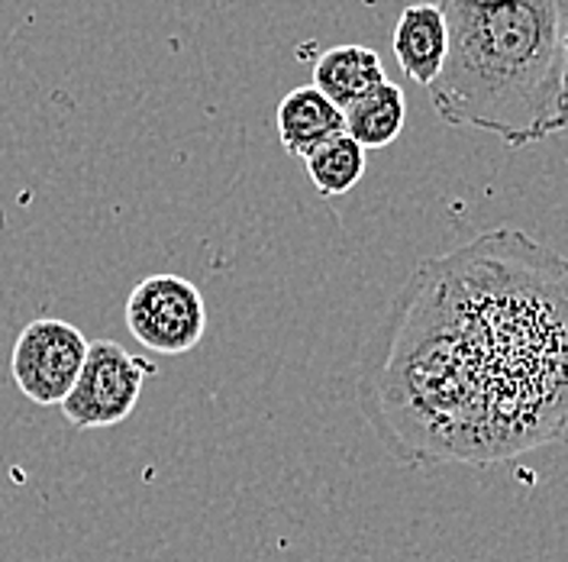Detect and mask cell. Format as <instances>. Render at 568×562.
I'll return each mask as SVG.
<instances>
[{"mask_svg":"<svg viewBox=\"0 0 568 562\" xmlns=\"http://www.w3.org/2000/svg\"><path fill=\"white\" fill-rule=\"evenodd\" d=\"M358 404L414 469L568 443L566 255L491 230L420 262L368 340Z\"/></svg>","mask_w":568,"mask_h":562,"instance_id":"6da1fadb","label":"cell"},{"mask_svg":"<svg viewBox=\"0 0 568 562\" xmlns=\"http://www.w3.org/2000/svg\"><path fill=\"white\" fill-rule=\"evenodd\" d=\"M449 52L429 84L449 127L510 149L568 130V0H443Z\"/></svg>","mask_w":568,"mask_h":562,"instance_id":"7a4b0ae2","label":"cell"},{"mask_svg":"<svg viewBox=\"0 0 568 562\" xmlns=\"http://www.w3.org/2000/svg\"><path fill=\"white\" fill-rule=\"evenodd\" d=\"M152 375L155 365L149 359L133 355L113 340H91L84 365L71 385L69 398L59 408L78 430L116 426L136 411L142 385Z\"/></svg>","mask_w":568,"mask_h":562,"instance_id":"3957f363","label":"cell"},{"mask_svg":"<svg viewBox=\"0 0 568 562\" xmlns=\"http://www.w3.org/2000/svg\"><path fill=\"white\" fill-rule=\"evenodd\" d=\"M123 317L133 340L162 355H184L207 333V304L201 288L172 272L142 279L130 291Z\"/></svg>","mask_w":568,"mask_h":562,"instance_id":"277c9868","label":"cell"},{"mask_svg":"<svg viewBox=\"0 0 568 562\" xmlns=\"http://www.w3.org/2000/svg\"><path fill=\"white\" fill-rule=\"evenodd\" d=\"M84 333L59 317L30 320L10 352V375L23 398L42 408H59L69 398L71 385L88 355Z\"/></svg>","mask_w":568,"mask_h":562,"instance_id":"5b68a950","label":"cell"},{"mask_svg":"<svg viewBox=\"0 0 568 562\" xmlns=\"http://www.w3.org/2000/svg\"><path fill=\"white\" fill-rule=\"evenodd\" d=\"M390 49H394L400 71L410 81L429 88L436 81V74L443 71L446 52H449V23H446L443 3L404 7L394 23Z\"/></svg>","mask_w":568,"mask_h":562,"instance_id":"8992f818","label":"cell"},{"mask_svg":"<svg viewBox=\"0 0 568 562\" xmlns=\"http://www.w3.org/2000/svg\"><path fill=\"white\" fill-rule=\"evenodd\" d=\"M275 123H278V137H282L284 152L297 155V159H307L317 145L339 137V133H346L343 110L336 104H329L314 84L287 91L282 98V104H278Z\"/></svg>","mask_w":568,"mask_h":562,"instance_id":"52a82bcc","label":"cell"},{"mask_svg":"<svg viewBox=\"0 0 568 562\" xmlns=\"http://www.w3.org/2000/svg\"><path fill=\"white\" fill-rule=\"evenodd\" d=\"M385 66L375 49L368 46H333L314 62V88L320 94L346 110L358 98H365L372 88L385 84Z\"/></svg>","mask_w":568,"mask_h":562,"instance_id":"ba28073f","label":"cell"},{"mask_svg":"<svg viewBox=\"0 0 568 562\" xmlns=\"http://www.w3.org/2000/svg\"><path fill=\"white\" fill-rule=\"evenodd\" d=\"M407 120V98L397 84H378L365 98L343 110L346 137H353L362 149H385L400 137Z\"/></svg>","mask_w":568,"mask_h":562,"instance_id":"9c48e42d","label":"cell"},{"mask_svg":"<svg viewBox=\"0 0 568 562\" xmlns=\"http://www.w3.org/2000/svg\"><path fill=\"white\" fill-rule=\"evenodd\" d=\"M304 165H307V178L314 181L323 198H339L349 194L365 175V149L353 137L339 133L317 145L304 159Z\"/></svg>","mask_w":568,"mask_h":562,"instance_id":"30bf717a","label":"cell"},{"mask_svg":"<svg viewBox=\"0 0 568 562\" xmlns=\"http://www.w3.org/2000/svg\"><path fill=\"white\" fill-rule=\"evenodd\" d=\"M566 52H568V30H566Z\"/></svg>","mask_w":568,"mask_h":562,"instance_id":"8fae6325","label":"cell"}]
</instances>
